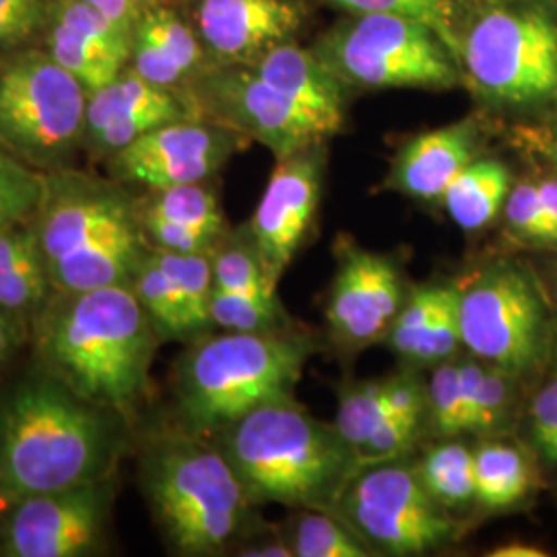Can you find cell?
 Masks as SVG:
<instances>
[{
	"mask_svg": "<svg viewBox=\"0 0 557 557\" xmlns=\"http://www.w3.org/2000/svg\"><path fill=\"white\" fill-rule=\"evenodd\" d=\"M529 438L537 457L557 469V372L537 391L529 407Z\"/></svg>",
	"mask_w": 557,
	"mask_h": 557,
	"instance_id": "obj_42",
	"label": "cell"
},
{
	"mask_svg": "<svg viewBox=\"0 0 557 557\" xmlns=\"http://www.w3.org/2000/svg\"><path fill=\"white\" fill-rule=\"evenodd\" d=\"M549 283H552V292L556 296L557 301V260L552 262V269H549Z\"/></svg>",
	"mask_w": 557,
	"mask_h": 557,
	"instance_id": "obj_54",
	"label": "cell"
},
{
	"mask_svg": "<svg viewBox=\"0 0 557 557\" xmlns=\"http://www.w3.org/2000/svg\"><path fill=\"white\" fill-rule=\"evenodd\" d=\"M124 450L122 413L41 370L0 403V502L114 478Z\"/></svg>",
	"mask_w": 557,
	"mask_h": 557,
	"instance_id": "obj_1",
	"label": "cell"
},
{
	"mask_svg": "<svg viewBox=\"0 0 557 557\" xmlns=\"http://www.w3.org/2000/svg\"><path fill=\"white\" fill-rule=\"evenodd\" d=\"M46 174L15 156L0 158V202H25L40 207Z\"/></svg>",
	"mask_w": 557,
	"mask_h": 557,
	"instance_id": "obj_44",
	"label": "cell"
},
{
	"mask_svg": "<svg viewBox=\"0 0 557 557\" xmlns=\"http://www.w3.org/2000/svg\"><path fill=\"white\" fill-rule=\"evenodd\" d=\"M287 100L320 120L335 137L345 124L349 87L320 60L312 48L298 40L278 44L250 64Z\"/></svg>",
	"mask_w": 557,
	"mask_h": 557,
	"instance_id": "obj_22",
	"label": "cell"
},
{
	"mask_svg": "<svg viewBox=\"0 0 557 557\" xmlns=\"http://www.w3.org/2000/svg\"><path fill=\"white\" fill-rule=\"evenodd\" d=\"M492 557H545L547 552H543L537 545L531 543H522V541H510L498 545L492 554Z\"/></svg>",
	"mask_w": 557,
	"mask_h": 557,
	"instance_id": "obj_51",
	"label": "cell"
},
{
	"mask_svg": "<svg viewBox=\"0 0 557 557\" xmlns=\"http://www.w3.org/2000/svg\"><path fill=\"white\" fill-rule=\"evenodd\" d=\"M40 46L87 94L119 79L131 54L128 32L83 0H57Z\"/></svg>",
	"mask_w": 557,
	"mask_h": 557,
	"instance_id": "obj_19",
	"label": "cell"
},
{
	"mask_svg": "<svg viewBox=\"0 0 557 557\" xmlns=\"http://www.w3.org/2000/svg\"><path fill=\"white\" fill-rule=\"evenodd\" d=\"M140 487L180 556H218L242 535L255 506L220 446L188 430L143 448Z\"/></svg>",
	"mask_w": 557,
	"mask_h": 557,
	"instance_id": "obj_7",
	"label": "cell"
},
{
	"mask_svg": "<svg viewBox=\"0 0 557 557\" xmlns=\"http://www.w3.org/2000/svg\"><path fill=\"white\" fill-rule=\"evenodd\" d=\"M458 296H460V289L450 285L446 298L440 304L438 312L434 314V319L430 320V324L421 333L409 356L413 363L438 366L457 351L458 345H462Z\"/></svg>",
	"mask_w": 557,
	"mask_h": 557,
	"instance_id": "obj_39",
	"label": "cell"
},
{
	"mask_svg": "<svg viewBox=\"0 0 557 557\" xmlns=\"http://www.w3.org/2000/svg\"><path fill=\"white\" fill-rule=\"evenodd\" d=\"M98 9L103 17L116 23L122 29L131 32L133 23L139 20L140 15L153 7L170 4V2H186V0H83Z\"/></svg>",
	"mask_w": 557,
	"mask_h": 557,
	"instance_id": "obj_46",
	"label": "cell"
},
{
	"mask_svg": "<svg viewBox=\"0 0 557 557\" xmlns=\"http://www.w3.org/2000/svg\"><path fill=\"white\" fill-rule=\"evenodd\" d=\"M248 143L211 120H176L120 149L103 168L106 176L124 186L160 190L213 178Z\"/></svg>",
	"mask_w": 557,
	"mask_h": 557,
	"instance_id": "obj_14",
	"label": "cell"
},
{
	"mask_svg": "<svg viewBox=\"0 0 557 557\" xmlns=\"http://www.w3.org/2000/svg\"><path fill=\"white\" fill-rule=\"evenodd\" d=\"M314 354L312 337L285 329L200 338L176 366L174 391L184 428L205 438L262 405L292 400Z\"/></svg>",
	"mask_w": 557,
	"mask_h": 557,
	"instance_id": "obj_5",
	"label": "cell"
},
{
	"mask_svg": "<svg viewBox=\"0 0 557 557\" xmlns=\"http://www.w3.org/2000/svg\"><path fill=\"white\" fill-rule=\"evenodd\" d=\"M13 317L7 314L4 310H0V363L9 356L11 345H13V335H15V326H13Z\"/></svg>",
	"mask_w": 557,
	"mask_h": 557,
	"instance_id": "obj_52",
	"label": "cell"
},
{
	"mask_svg": "<svg viewBox=\"0 0 557 557\" xmlns=\"http://www.w3.org/2000/svg\"><path fill=\"white\" fill-rule=\"evenodd\" d=\"M289 545L296 557H366L370 545L345 522L326 510H308L296 520Z\"/></svg>",
	"mask_w": 557,
	"mask_h": 557,
	"instance_id": "obj_31",
	"label": "cell"
},
{
	"mask_svg": "<svg viewBox=\"0 0 557 557\" xmlns=\"http://www.w3.org/2000/svg\"><path fill=\"white\" fill-rule=\"evenodd\" d=\"M475 455V504L485 510H508L529 496L533 469L524 453L506 442H481Z\"/></svg>",
	"mask_w": 557,
	"mask_h": 557,
	"instance_id": "obj_24",
	"label": "cell"
},
{
	"mask_svg": "<svg viewBox=\"0 0 557 557\" xmlns=\"http://www.w3.org/2000/svg\"><path fill=\"white\" fill-rule=\"evenodd\" d=\"M114 499V478L21 499L2 527L0 556H94L103 547Z\"/></svg>",
	"mask_w": 557,
	"mask_h": 557,
	"instance_id": "obj_13",
	"label": "cell"
},
{
	"mask_svg": "<svg viewBox=\"0 0 557 557\" xmlns=\"http://www.w3.org/2000/svg\"><path fill=\"white\" fill-rule=\"evenodd\" d=\"M524 143L529 149L537 153L539 158L547 161L554 172H557V131L529 128L524 131Z\"/></svg>",
	"mask_w": 557,
	"mask_h": 557,
	"instance_id": "obj_48",
	"label": "cell"
},
{
	"mask_svg": "<svg viewBox=\"0 0 557 557\" xmlns=\"http://www.w3.org/2000/svg\"><path fill=\"white\" fill-rule=\"evenodd\" d=\"M504 223L512 238L527 244V246H541L545 236L543 223V207L539 199L537 180H520L504 205Z\"/></svg>",
	"mask_w": 557,
	"mask_h": 557,
	"instance_id": "obj_41",
	"label": "cell"
},
{
	"mask_svg": "<svg viewBox=\"0 0 557 557\" xmlns=\"http://www.w3.org/2000/svg\"><path fill=\"white\" fill-rule=\"evenodd\" d=\"M239 556L248 557H292V545L283 541H262L257 545H248L239 552Z\"/></svg>",
	"mask_w": 557,
	"mask_h": 557,
	"instance_id": "obj_49",
	"label": "cell"
},
{
	"mask_svg": "<svg viewBox=\"0 0 557 557\" xmlns=\"http://www.w3.org/2000/svg\"><path fill=\"white\" fill-rule=\"evenodd\" d=\"M393 403L395 376L359 382L341 395L335 430L351 453L370 438L382 425V421L393 413Z\"/></svg>",
	"mask_w": 557,
	"mask_h": 557,
	"instance_id": "obj_30",
	"label": "cell"
},
{
	"mask_svg": "<svg viewBox=\"0 0 557 557\" xmlns=\"http://www.w3.org/2000/svg\"><path fill=\"white\" fill-rule=\"evenodd\" d=\"M163 273L176 285L193 322L202 331L211 322V298H213V267L211 255H178L153 250Z\"/></svg>",
	"mask_w": 557,
	"mask_h": 557,
	"instance_id": "obj_32",
	"label": "cell"
},
{
	"mask_svg": "<svg viewBox=\"0 0 557 557\" xmlns=\"http://www.w3.org/2000/svg\"><path fill=\"white\" fill-rule=\"evenodd\" d=\"M36 209L38 207L25 205V202H0V230L20 221L29 220L36 213Z\"/></svg>",
	"mask_w": 557,
	"mask_h": 557,
	"instance_id": "obj_50",
	"label": "cell"
},
{
	"mask_svg": "<svg viewBox=\"0 0 557 557\" xmlns=\"http://www.w3.org/2000/svg\"><path fill=\"white\" fill-rule=\"evenodd\" d=\"M428 418L440 438L465 434V398L458 361H442L425 384Z\"/></svg>",
	"mask_w": 557,
	"mask_h": 557,
	"instance_id": "obj_36",
	"label": "cell"
},
{
	"mask_svg": "<svg viewBox=\"0 0 557 557\" xmlns=\"http://www.w3.org/2000/svg\"><path fill=\"white\" fill-rule=\"evenodd\" d=\"M41 370L124 418L147 395L160 335L133 285L54 292L36 314Z\"/></svg>",
	"mask_w": 557,
	"mask_h": 557,
	"instance_id": "obj_2",
	"label": "cell"
},
{
	"mask_svg": "<svg viewBox=\"0 0 557 557\" xmlns=\"http://www.w3.org/2000/svg\"><path fill=\"white\" fill-rule=\"evenodd\" d=\"M147 242L153 244V250L178 252V255H211L221 239L195 227L182 225L176 221L161 220L140 215Z\"/></svg>",
	"mask_w": 557,
	"mask_h": 557,
	"instance_id": "obj_43",
	"label": "cell"
},
{
	"mask_svg": "<svg viewBox=\"0 0 557 557\" xmlns=\"http://www.w3.org/2000/svg\"><path fill=\"white\" fill-rule=\"evenodd\" d=\"M2 153H9V151H7V149H4V145L0 143V156H2ZM11 156H13V153H11Z\"/></svg>",
	"mask_w": 557,
	"mask_h": 557,
	"instance_id": "obj_56",
	"label": "cell"
},
{
	"mask_svg": "<svg viewBox=\"0 0 557 557\" xmlns=\"http://www.w3.org/2000/svg\"><path fill=\"white\" fill-rule=\"evenodd\" d=\"M549 363L557 366V308L554 310V320H552V337H549Z\"/></svg>",
	"mask_w": 557,
	"mask_h": 557,
	"instance_id": "obj_53",
	"label": "cell"
},
{
	"mask_svg": "<svg viewBox=\"0 0 557 557\" xmlns=\"http://www.w3.org/2000/svg\"><path fill=\"white\" fill-rule=\"evenodd\" d=\"M416 471L446 512L475 504V455L467 444L442 442L425 453Z\"/></svg>",
	"mask_w": 557,
	"mask_h": 557,
	"instance_id": "obj_26",
	"label": "cell"
},
{
	"mask_svg": "<svg viewBox=\"0 0 557 557\" xmlns=\"http://www.w3.org/2000/svg\"><path fill=\"white\" fill-rule=\"evenodd\" d=\"M52 292L46 264L40 255L32 257L11 275L0 277V310L11 317H21L32 310H40Z\"/></svg>",
	"mask_w": 557,
	"mask_h": 557,
	"instance_id": "obj_40",
	"label": "cell"
},
{
	"mask_svg": "<svg viewBox=\"0 0 557 557\" xmlns=\"http://www.w3.org/2000/svg\"><path fill=\"white\" fill-rule=\"evenodd\" d=\"M458 66L475 100L512 119L557 116V7L537 0L473 2Z\"/></svg>",
	"mask_w": 557,
	"mask_h": 557,
	"instance_id": "obj_6",
	"label": "cell"
},
{
	"mask_svg": "<svg viewBox=\"0 0 557 557\" xmlns=\"http://www.w3.org/2000/svg\"><path fill=\"white\" fill-rule=\"evenodd\" d=\"M335 508L370 547L393 556H419L457 535L455 520L430 496L418 471L398 460L359 471Z\"/></svg>",
	"mask_w": 557,
	"mask_h": 557,
	"instance_id": "obj_11",
	"label": "cell"
},
{
	"mask_svg": "<svg viewBox=\"0 0 557 557\" xmlns=\"http://www.w3.org/2000/svg\"><path fill=\"white\" fill-rule=\"evenodd\" d=\"M57 0H0V57L40 46Z\"/></svg>",
	"mask_w": 557,
	"mask_h": 557,
	"instance_id": "obj_37",
	"label": "cell"
},
{
	"mask_svg": "<svg viewBox=\"0 0 557 557\" xmlns=\"http://www.w3.org/2000/svg\"><path fill=\"white\" fill-rule=\"evenodd\" d=\"M131 285L160 338H186L199 333L176 285L153 257V250L143 260Z\"/></svg>",
	"mask_w": 557,
	"mask_h": 557,
	"instance_id": "obj_29",
	"label": "cell"
},
{
	"mask_svg": "<svg viewBox=\"0 0 557 557\" xmlns=\"http://www.w3.org/2000/svg\"><path fill=\"white\" fill-rule=\"evenodd\" d=\"M200 119L186 89H170L124 71L119 79L89 94L83 151L94 161L108 160L161 124Z\"/></svg>",
	"mask_w": 557,
	"mask_h": 557,
	"instance_id": "obj_18",
	"label": "cell"
},
{
	"mask_svg": "<svg viewBox=\"0 0 557 557\" xmlns=\"http://www.w3.org/2000/svg\"><path fill=\"white\" fill-rule=\"evenodd\" d=\"M211 267L215 289L252 296H277V285L267 275L250 238L244 242L221 239L211 252Z\"/></svg>",
	"mask_w": 557,
	"mask_h": 557,
	"instance_id": "obj_33",
	"label": "cell"
},
{
	"mask_svg": "<svg viewBox=\"0 0 557 557\" xmlns=\"http://www.w3.org/2000/svg\"><path fill=\"white\" fill-rule=\"evenodd\" d=\"M425 416L428 407H393V413L382 421L379 430L354 450V462L358 473L368 467L393 462L403 457L418 440Z\"/></svg>",
	"mask_w": 557,
	"mask_h": 557,
	"instance_id": "obj_35",
	"label": "cell"
},
{
	"mask_svg": "<svg viewBox=\"0 0 557 557\" xmlns=\"http://www.w3.org/2000/svg\"><path fill=\"white\" fill-rule=\"evenodd\" d=\"M450 285H423L405 298L397 319L388 331V343L400 358L409 359L418 338L438 312L440 304L446 298Z\"/></svg>",
	"mask_w": 557,
	"mask_h": 557,
	"instance_id": "obj_38",
	"label": "cell"
},
{
	"mask_svg": "<svg viewBox=\"0 0 557 557\" xmlns=\"http://www.w3.org/2000/svg\"><path fill=\"white\" fill-rule=\"evenodd\" d=\"M312 50L349 89H455V54L438 34L418 20L363 13L338 21Z\"/></svg>",
	"mask_w": 557,
	"mask_h": 557,
	"instance_id": "obj_9",
	"label": "cell"
},
{
	"mask_svg": "<svg viewBox=\"0 0 557 557\" xmlns=\"http://www.w3.org/2000/svg\"><path fill=\"white\" fill-rule=\"evenodd\" d=\"M128 71L170 89H184L211 62L199 34L176 2L145 11L128 32Z\"/></svg>",
	"mask_w": 557,
	"mask_h": 557,
	"instance_id": "obj_20",
	"label": "cell"
},
{
	"mask_svg": "<svg viewBox=\"0 0 557 557\" xmlns=\"http://www.w3.org/2000/svg\"><path fill=\"white\" fill-rule=\"evenodd\" d=\"M184 89L195 101L200 119L264 145L275 160L333 137L320 120L287 100L250 64L209 62Z\"/></svg>",
	"mask_w": 557,
	"mask_h": 557,
	"instance_id": "obj_12",
	"label": "cell"
},
{
	"mask_svg": "<svg viewBox=\"0 0 557 557\" xmlns=\"http://www.w3.org/2000/svg\"><path fill=\"white\" fill-rule=\"evenodd\" d=\"M337 252L326 322L343 345H372L388 335L405 301L397 264L388 257L359 248L351 239H343Z\"/></svg>",
	"mask_w": 557,
	"mask_h": 557,
	"instance_id": "obj_16",
	"label": "cell"
},
{
	"mask_svg": "<svg viewBox=\"0 0 557 557\" xmlns=\"http://www.w3.org/2000/svg\"><path fill=\"white\" fill-rule=\"evenodd\" d=\"M186 15L211 62L252 64L298 40L310 11L306 0H186Z\"/></svg>",
	"mask_w": 557,
	"mask_h": 557,
	"instance_id": "obj_17",
	"label": "cell"
},
{
	"mask_svg": "<svg viewBox=\"0 0 557 557\" xmlns=\"http://www.w3.org/2000/svg\"><path fill=\"white\" fill-rule=\"evenodd\" d=\"M36 255H40V248L32 218L0 230V277L15 273Z\"/></svg>",
	"mask_w": 557,
	"mask_h": 557,
	"instance_id": "obj_45",
	"label": "cell"
},
{
	"mask_svg": "<svg viewBox=\"0 0 557 557\" xmlns=\"http://www.w3.org/2000/svg\"><path fill=\"white\" fill-rule=\"evenodd\" d=\"M32 227L52 292L62 294L131 285L151 252L128 186L75 168L46 174Z\"/></svg>",
	"mask_w": 557,
	"mask_h": 557,
	"instance_id": "obj_3",
	"label": "cell"
},
{
	"mask_svg": "<svg viewBox=\"0 0 557 557\" xmlns=\"http://www.w3.org/2000/svg\"><path fill=\"white\" fill-rule=\"evenodd\" d=\"M512 186V172L504 161L479 156L458 174L440 202L462 232H479L502 215Z\"/></svg>",
	"mask_w": 557,
	"mask_h": 557,
	"instance_id": "obj_23",
	"label": "cell"
},
{
	"mask_svg": "<svg viewBox=\"0 0 557 557\" xmlns=\"http://www.w3.org/2000/svg\"><path fill=\"white\" fill-rule=\"evenodd\" d=\"M458 289L460 341L473 358L517 379L549 361L554 310L531 267L498 260Z\"/></svg>",
	"mask_w": 557,
	"mask_h": 557,
	"instance_id": "obj_10",
	"label": "cell"
},
{
	"mask_svg": "<svg viewBox=\"0 0 557 557\" xmlns=\"http://www.w3.org/2000/svg\"><path fill=\"white\" fill-rule=\"evenodd\" d=\"M331 7H337L349 15L363 13H393L405 15L411 20L430 25L458 62L460 36L465 29V21L469 17L471 2L469 0H319Z\"/></svg>",
	"mask_w": 557,
	"mask_h": 557,
	"instance_id": "obj_28",
	"label": "cell"
},
{
	"mask_svg": "<svg viewBox=\"0 0 557 557\" xmlns=\"http://www.w3.org/2000/svg\"><path fill=\"white\" fill-rule=\"evenodd\" d=\"M220 448L252 504L331 512L358 475L335 425L294 398L262 405L221 430Z\"/></svg>",
	"mask_w": 557,
	"mask_h": 557,
	"instance_id": "obj_4",
	"label": "cell"
},
{
	"mask_svg": "<svg viewBox=\"0 0 557 557\" xmlns=\"http://www.w3.org/2000/svg\"><path fill=\"white\" fill-rule=\"evenodd\" d=\"M0 60H2V57H0Z\"/></svg>",
	"mask_w": 557,
	"mask_h": 557,
	"instance_id": "obj_57",
	"label": "cell"
},
{
	"mask_svg": "<svg viewBox=\"0 0 557 557\" xmlns=\"http://www.w3.org/2000/svg\"><path fill=\"white\" fill-rule=\"evenodd\" d=\"M469 2L473 4V2H490V0H469ZM537 2H549V4H556L557 7V0H537Z\"/></svg>",
	"mask_w": 557,
	"mask_h": 557,
	"instance_id": "obj_55",
	"label": "cell"
},
{
	"mask_svg": "<svg viewBox=\"0 0 557 557\" xmlns=\"http://www.w3.org/2000/svg\"><path fill=\"white\" fill-rule=\"evenodd\" d=\"M465 398V434H494L510 418L517 376L483 363L481 359L458 361Z\"/></svg>",
	"mask_w": 557,
	"mask_h": 557,
	"instance_id": "obj_25",
	"label": "cell"
},
{
	"mask_svg": "<svg viewBox=\"0 0 557 557\" xmlns=\"http://www.w3.org/2000/svg\"><path fill=\"white\" fill-rule=\"evenodd\" d=\"M481 126L462 119L407 140L395 156L386 186L405 197L442 200L458 174L479 158Z\"/></svg>",
	"mask_w": 557,
	"mask_h": 557,
	"instance_id": "obj_21",
	"label": "cell"
},
{
	"mask_svg": "<svg viewBox=\"0 0 557 557\" xmlns=\"http://www.w3.org/2000/svg\"><path fill=\"white\" fill-rule=\"evenodd\" d=\"M211 322L230 333H269L285 329V310L277 296L213 289Z\"/></svg>",
	"mask_w": 557,
	"mask_h": 557,
	"instance_id": "obj_34",
	"label": "cell"
},
{
	"mask_svg": "<svg viewBox=\"0 0 557 557\" xmlns=\"http://www.w3.org/2000/svg\"><path fill=\"white\" fill-rule=\"evenodd\" d=\"M139 211L140 215L176 221L218 238L225 236V218L220 199L207 186V182L149 190L139 200Z\"/></svg>",
	"mask_w": 557,
	"mask_h": 557,
	"instance_id": "obj_27",
	"label": "cell"
},
{
	"mask_svg": "<svg viewBox=\"0 0 557 557\" xmlns=\"http://www.w3.org/2000/svg\"><path fill=\"white\" fill-rule=\"evenodd\" d=\"M535 180L545 223L543 248H557V172Z\"/></svg>",
	"mask_w": 557,
	"mask_h": 557,
	"instance_id": "obj_47",
	"label": "cell"
},
{
	"mask_svg": "<svg viewBox=\"0 0 557 557\" xmlns=\"http://www.w3.org/2000/svg\"><path fill=\"white\" fill-rule=\"evenodd\" d=\"M87 89L41 46L0 60V143L44 174L83 151Z\"/></svg>",
	"mask_w": 557,
	"mask_h": 557,
	"instance_id": "obj_8",
	"label": "cell"
},
{
	"mask_svg": "<svg viewBox=\"0 0 557 557\" xmlns=\"http://www.w3.org/2000/svg\"><path fill=\"white\" fill-rule=\"evenodd\" d=\"M322 176L324 143L277 160L267 182L259 207L248 225V238L275 285L292 264L314 223Z\"/></svg>",
	"mask_w": 557,
	"mask_h": 557,
	"instance_id": "obj_15",
	"label": "cell"
}]
</instances>
